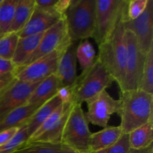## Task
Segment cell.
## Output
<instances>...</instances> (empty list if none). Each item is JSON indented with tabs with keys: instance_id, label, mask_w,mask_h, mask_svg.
Instances as JSON below:
<instances>
[{
	"instance_id": "1",
	"label": "cell",
	"mask_w": 153,
	"mask_h": 153,
	"mask_svg": "<svg viewBox=\"0 0 153 153\" xmlns=\"http://www.w3.org/2000/svg\"><path fill=\"white\" fill-rule=\"evenodd\" d=\"M123 18L108 37L98 46L97 59L103 64L114 82L119 85L120 91L124 89L126 74L127 50L125 41V27Z\"/></svg>"
},
{
	"instance_id": "2",
	"label": "cell",
	"mask_w": 153,
	"mask_h": 153,
	"mask_svg": "<svg viewBox=\"0 0 153 153\" xmlns=\"http://www.w3.org/2000/svg\"><path fill=\"white\" fill-rule=\"evenodd\" d=\"M119 101L120 126L125 134L153 121V94L140 89L121 91Z\"/></svg>"
},
{
	"instance_id": "3",
	"label": "cell",
	"mask_w": 153,
	"mask_h": 153,
	"mask_svg": "<svg viewBox=\"0 0 153 153\" xmlns=\"http://www.w3.org/2000/svg\"><path fill=\"white\" fill-rule=\"evenodd\" d=\"M113 82L108 70L97 58L89 69L82 72L73 85V103L82 105L85 102H87L105 91Z\"/></svg>"
},
{
	"instance_id": "4",
	"label": "cell",
	"mask_w": 153,
	"mask_h": 153,
	"mask_svg": "<svg viewBox=\"0 0 153 153\" xmlns=\"http://www.w3.org/2000/svg\"><path fill=\"white\" fill-rule=\"evenodd\" d=\"M95 16L96 0H72L65 19L69 35L73 42L93 37Z\"/></svg>"
},
{
	"instance_id": "5",
	"label": "cell",
	"mask_w": 153,
	"mask_h": 153,
	"mask_svg": "<svg viewBox=\"0 0 153 153\" xmlns=\"http://www.w3.org/2000/svg\"><path fill=\"white\" fill-rule=\"evenodd\" d=\"M91 134L82 105L73 104L64 127L61 144L77 152L90 153Z\"/></svg>"
},
{
	"instance_id": "6",
	"label": "cell",
	"mask_w": 153,
	"mask_h": 153,
	"mask_svg": "<svg viewBox=\"0 0 153 153\" xmlns=\"http://www.w3.org/2000/svg\"><path fill=\"white\" fill-rule=\"evenodd\" d=\"M127 3V0H96L95 30L93 38L98 46L126 16Z\"/></svg>"
},
{
	"instance_id": "7",
	"label": "cell",
	"mask_w": 153,
	"mask_h": 153,
	"mask_svg": "<svg viewBox=\"0 0 153 153\" xmlns=\"http://www.w3.org/2000/svg\"><path fill=\"white\" fill-rule=\"evenodd\" d=\"M73 43V41L69 35L64 16L44 32L37 49L33 52L24 66L28 65L53 52H65Z\"/></svg>"
},
{
	"instance_id": "8",
	"label": "cell",
	"mask_w": 153,
	"mask_h": 153,
	"mask_svg": "<svg viewBox=\"0 0 153 153\" xmlns=\"http://www.w3.org/2000/svg\"><path fill=\"white\" fill-rule=\"evenodd\" d=\"M125 41L127 50L126 74L123 91L138 89L146 58L140 50L135 35L129 30H125Z\"/></svg>"
},
{
	"instance_id": "9",
	"label": "cell",
	"mask_w": 153,
	"mask_h": 153,
	"mask_svg": "<svg viewBox=\"0 0 153 153\" xmlns=\"http://www.w3.org/2000/svg\"><path fill=\"white\" fill-rule=\"evenodd\" d=\"M64 52H53L28 65L16 69L15 78L23 82H41L56 73L58 61Z\"/></svg>"
},
{
	"instance_id": "10",
	"label": "cell",
	"mask_w": 153,
	"mask_h": 153,
	"mask_svg": "<svg viewBox=\"0 0 153 153\" xmlns=\"http://www.w3.org/2000/svg\"><path fill=\"white\" fill-rule=\"evenodd\" d=\"M88 112L85 117L88 123L105 128L111 116L117 114L120 108L119 100L114 99L106 91H102L87 102Z\"/></svg>"
},
{
	"instance_id": "11",
	"label": "cell",
	"mask_w": 153,
	"mask_h": 153,
	"mask_svg": "<svg viewBox=\"0 0 153 153\" xmlns=\"http://www.w3.org/2000/svg\"><path fill=\"white\" fill-rule=\"evenodd\" d=\"M39 82H23L15 79L0 94V118L26 104Z\"/></svg>"
},
{
	"instance_id": "12",
	"label": "cell",
	"mask_w": 153,
	"mask_h": 153,
	"mask_svg": "<svg viewBox=\"0 0 153 153\" xmlns=\"http://www.w3.org/2000/svg\"><path fill=\"white\" fill-rule=\"evenodd\" d=\"M125 29L134 33L137 38L140 49L146 55L153 47V1L149 0L146 10L134 20H123Z\"/></svg>"
},
{
	"instance_id": "13",
	"label": "cell",
	"mask_w": 153,
	"mask_h": 153,
	"mask_svg": "<svg viewBox=\"0 0 153 153\" xmlns=\"http://www.w3.org/2000/svg\"><path fill=\"white\" fill-rule=\"evenodd\" d=\"M62 18L56 13L45 11L35 7L29 20L23 29L19 33V37L36 35L46 32Z\"/></svg>"
},
{
	"instance_id": "14",
	"label": "cell",
	"mask_w": 153,
	"mask_h": 153,
	"mask_svg": "<svg viewBox=\"0 0 153 153\" xmlns=\"http://www.w3.org/2000/svg\"><path fill=\"white\" fill-rule=\"evenodd\" d=\"M76 42L61 55L55 74L59 79L61 86H73L77 79V58Z\"/></svg>"
},
{
	"instance_id": "15",
	"label": "cell",
	"mask_w": 153,
	"mask_h": 153,
	"mask_svg": "<svg viewBox=\"0 0 153 153\" xmlns=\"http://www.w3.org/2000/svg\"><path fill=\"white\" fill-rule=\"evenodd\" d=\"M42 105L26 104L8 112L0 118V132L12 128H20Z\"/></svg>"
},
{
	"instance_id": "16",
	"label": "cell",
	"mask_w": 153,
	"mask_h": 153,
	"mask_svg": "<svg viewBox=\"0 0 153 153\" xmlns=\"http://www.w3.org/2000/svg\"><path fill=\"white\" fill-rule=\"evenodd\" d=\"M123 134L120 126H107L100 131L91 133L90 137V153L105 150L114 144Z\"/></svg>"
},
{
	"instance_id": "17",
	"label": "cell",
	"mask_w": 153,
	"mask_h": 153,
	"mask_svg": "<svg viewBox=\"0 0 153 153\" xmlns=\"http://www.w3.org/2000/svg\"><path fill=\"white\" fill-rule=\"evenodd\" d=\"M61 82L56 74H53L38 83L27 103L43 105L56 95Z\"/></svg>"
},
{
	"instance_id": "18",
	"label": "cell",
	"mask_w": 153,
	"mask_h": 153,
	"mask_svg": "<svg viewBox=\"0 0 153 153\" xmlns=\"http://www.w3.org/2000/svg\"><path fill=\"white\" fill-rule=\"evenodd\" d=\"M43 34L44 33L19 37L16 50L11 59V61L16 68L18 69L25 65L30 56L37 49Z\"/></svg>"
},
{
	"instance_id": "19",
	"label": "cell",
	"mask_w": 153,
	"mask_h": 153,
	"mask_svg": "<svg viewBox=\"0 0 153 153\" xmlns=\"http://www.w3.org/2000/svg\"><path fill=\"white\" fill-rule=\"evenodd\" d=\"M61 104V102L60 101L59 98L55 95L36 110L25 123L28 139L35 133L39 127L49 117V115Z\"/></svg>"
},
{
	"instance_id": "20",
	"label": "cell",
	"mask_w": 153,
	"mask_h": 153,
	"mask_svg": "<svg viewBox=\"0 0 153 153\" xmlns=\"http://www.w3.org/2000/svg\"><path fill=\"white\" fill-rule=\"evenodd\" d=\"M131 149L139 150L152 146L153 142V121L135 128L128 134Z\"/></svg>"
},
{
	"instance_id": "21",
	"label": "cell",
	"mask_w": 153,
	"mask_h": 153,
	"mask_svg": "<svg viewBox=\"0 0 153 153\" xmlns=\"http://www.w3.org/2000/svg\"><path fill=\"white\" fill-rule=\"evenodd\" d=\"M34 8V0H18L13 22L9 32H20L29 20Z\"/></svg>"
},
{
	"instance_id": "22",
	"label": "cell",
	"mask_w": 153,
	"mask_h": 153,
	"mask_svg": "<svg viewBox=\"0 0 153 153\" xmlns=\"http://www.w3.org/2000/svg\"><path fill=\"white\" fill-rule=\"evenodd\" d=\"M72 106H73V105L65 111V112L58 119V120L49 129H48L46 132H44L41 135L34 138V140L28 142L37 141L51 143H61L64 127H65L66 123H67V118H68L69 114H70Z\"/></svg>"
},
{
	"instance_id": "23",
	"label": "cell",
	"mask_w": 153,
	"mask_h": 153,
	"mask_svg": "<svg viewBox=\"0 0 153 153\" xmlns=\"http://www.w3.org/2000/svg\"><path fill=\"white\" fill-rule=\"evenodd\" d=\"M18 0H3L0 5V37L10 31Z\"/></svg>"
},
{
	"instance_id": "24",
	"label": "cell",
	"mask_w": 153,
	"mask_h": 153,
	"mask_svg": "<svg viewBox=\"0 0 153 153\" xmlns=\"http://www.w3.org/2000/svg\"><path fill=\"white\" fill-rule=\"evenodd\" d=\"M13 153H63L61 143L28 142Z\"/></svg>"
},
{
	"instance_id": "25",
	"label": "cell",
	"mask_w": 153,
	"mask_h": 153,
	"mask_svg": "<svg viewBox=\"0 0 153 153\" xmlns=\"http://www.w3.org/2000/svg\"><path fill=\"white\" fill-rule=\"evenodd\" d=\"M76 58L82 72L89 69L97 59L96 51L88 40L81 42L76 47Z\"/></svg>"
},
{
	"instance_id": "26",
	"label": "cell",
	"mask_w": 153,
	"mask_h": 153,
	"mask_svg": "<svg viewBox=\"0 0 153 153\" xmlns=\"http://www.w3.org/2000/svg\"><path fill=\"white\" fill-rule=\"evenodd\" d=\"M138 89L153 94V47L149 49L145 58Z\"/></svg>"
},
{
	"instance_id": "27",
	"label": "cell",
	"mask_w": 153,
	"mask_h": 153,
	"mask_svg": "<svg viewBox=\"0 0 153 153\" xmlns=\"http://www.w3.org/2000/svg\"><path fill=\"white\" fill-rule=\"evenodd\" d=\"M19 38V33L16 32H8L0 37V58L12 59Z\"/></svg>"
},
{
	"instance_id": "28",
	"label": "cell",
	"mask_w": 153,
	"mask_h": 153,
	"mask_svg": "<svg viewBox=\"0 0 153 153\" xmlns=\"http://www.w3.org/2000/svg\"><path fill=\"white\" fill-rule=\"evenodd\" d=\"M72 105H73V104H72ZM72 105L63 104V103H61V104L60 105L58 106V107L57 108L55 109V110L54 111L52 112L50 115H49V117H48L47 119L44 121V122H43V123L42 124L40 127H39L38 129H37V131H35V133H34V134H33V135L31 136L29 139H28V141L27 142L31 141V140H34V138H36V137H37L38 136L41 135L42 134H43L44 132H46L48 129H49V128H50L51 127H52V126H53L54 124H55V123L58 120V119H59V118L62 116L63 114L65 112V111L67 110L69 107H70Z\"/></svg>"
},
{
	"instance_id": "29",
	"label": "cell",
	"mask_w": 153,
	"mask_h": 153,
	"mask_svg": "<svg viewBox=\"0 0 153 153\" xmlns=\"http://www.w3.org/2000/svg\"><path fill=\"white\" fill-rule=\"evenodd\" d=\"M28 140L25 124L19 128L16 135L9 142L0 146V153H13L15 150L25 144Z\"/></svg>"
},
{
	"instance_id": "30",
	"label": "cell",
	"mask_w": 153,
	"mask_h": 153,
	"mask_svg": "<svg viewBox=\"0 0 153 153\" xmlns=\"http://www.w3.org/2000/svg\"><path fill=\"white\" fill-rule=\"evenodd\" d=\"M149 0H131L128 1L126 8V18L128 20H134L138 18L146 10Z\"/></svg>"
},
{
	"instance_id": "31",
	"label": "cell",
	"mask_w": 153,
	"mask_h": 153,
	"mask_svg": "<svg viewBox=\"0 0 153 153\" xmlns=\"http://www.w3.org/2000/svg\"><path fill=\"white\" fill-rule=\"evenodd\" d=\"M131 147L128 143V134H123L114 145L105 149L106 153H130Z\"/></svg>"
},
{
	"instance_id": "32",
	"label": "cell",
	"mask_w": 153,
	"mask_h": 153,
	"mask_svg": "<svg viewBox=\"0 0 153 153\" xmlns=\"http://www.w3.org/2000/svg\"><path fill=\"white\" fill-rule=\"evenodd\" d=\"M56 96L63 104L72 105L73 103V86H61L58 88Z\"/></svg>"
},
{
	"instance_id": "33",
	"label": "cell",
	"mask_w": 153,
	"mask_h": 153,
	"mask_svg": "<svg viewBox=\"0 0 153 153\" xmlns=\"http://www.w3.org/2000/svg\"><path fill=\"white\" fill-rule=\"evenodd\" d=\"M16 69L17 68L13 64L11 60L0 58V76L8 74V73H15Z\"/></svg>"
},
{
	"instance_id": "34",
	"label": "cell",
	"mask_w": 153,
	"mask_h": 153,
	"mask_svg": "<svg viewBox=\"0 0 153 153\" xmlns=\"http://www.w3.org/2000/svg\"><path fill=\"white\" fill-rule=\"evenodd\" d=\"M72 0H57L56 3L54 5V10L61 17L65 16L66 13L68 10Z\"/></svg>"
},
{
	"instance_id": "35",
	"label": "cell",
	"mask_w": 153,
	"mask_h": 153,
	"mask_svg": "<svg viewBox=\"0 0 153 153\" xmlns=\"http://www.w3.org/2000/svg\"><path fill=\"white\" fill-rule=\"evenodd\" d=\"M56 1L57 0H34L36 8L52 13H55L54 10V5Z\"/></svg>"
},
{
	"instance_id": "36",
	"label": "cell",
	"mask_w": 153,
	"mask_h": 153,
	"mask_svg": "<svg viewBox=\"0 0 153 153\" xmlns=\"http://www.w3.org/2000/svg\"><path fill=\"white\" fill-rule=\"evenodd\" d=\"M19 128H12L0 132V146L10 141L19 131Z\"/></svg>"
},
{
	"instance_id": "37",
	"label": "cell",
	"mask_w": 153,
	"mask_h": 153,
	"mask_svg": "<svg viewBox=\"0 0 153 153\" xmlns=\"http://www.w3.org/2000/svg\"><path fill=\"white\" fill-rule=\"evenodd\" d=\"M15 79V73H8L0 76V94L13 82Z\"/></svg>"
},
{
	"instance_id": "38",
	"label": "cell",
	"mask_w": 153,
	"mask_h": 153,
	"mask_svg": "<svg viewBox=\"0 0 153 153\" xmlns=\"http://www.w3.org/2000/svg\"><path fill=\"white\" fill-rule=\"evenodd\" d=\"M153 151V145L149 146L145 149H139V150H134V149H131L130 153H151Z\"/></svg>"
},
{
	"instance_id": "39",
	"label": "cell",
	"mask_w": 153,
	"mask_h": 153,
	"mask_svg": "<svg viewBox=\"0 0 153 153\" xmlns=\"http://www.w3.org/2000/svg\"><path fill=\"white\" fill-rule=\"evenodd\" d=\"M62 146H63V153H79V152H76V151L73 150V149H71L70 148L67 147V146H64V145L63 144H62Z\"/></svg>"
},
{
	"instance_id": "40",
	"label": "cell",
	"mask_w": 153,
	"mask_h": 153,
	"mask_svg": "<svg viewBox=\"0 0 153 153\" xmlns=\"http://www.w3.org/2000/svg\"><path fill=\"white\" fill-rule=\"evenodd\" d=\"M92 153H106V151H105V150L98 151V152H92Z\"/></svg>"
},
{
	"instance_id": "41",
	"label": "cell",
	"mask_w": 153,
	"mask_h": 153,
	"mask_svg": "<svg viewBox=\"0 0 153 153\" xmlns=\"http://www.w3.org/2000/svg\"><path fill=\"white\" fill-rule=\"evenodd\" d=\"M2 1H3V0H0V5H1V4L2 3Z\"/></svg>"
},
{
	"instance_id": "42",
	"label": "cell",
	"mask_w": 153,
	"mask_h": 153,
	"mask_svg": "<svg viewBox=\"0 0 153 153\" xmlns=\"http://www.w3.org/2000/svg\"><path fill=\"white\" fill-rule=\"evenodd\" d=\"M151 153H153V151H152V152H151Z\"/></svg>"
}]
</instances>
